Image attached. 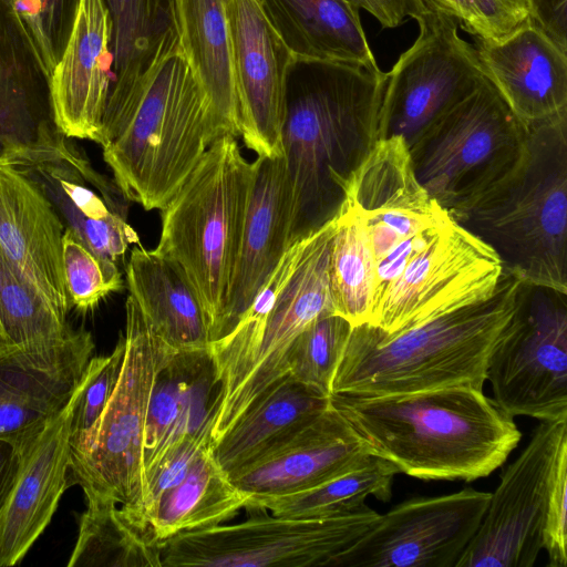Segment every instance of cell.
<instances>
[{
    "label": "cell",
    "mask_w": 567,
    "mask_h": 567,
    "mask_svg": "<svg viewBox=\"0 0 567 567\" xmlns=\"http://www.w3.org/2000/svg\"><path fill=\"white\" fill-rule=\"evenodd\" d=\"M225 134L231 133L168 19L150 50L113 80L102 123L103 159L127 200L162 210Z\"/></svg>",
    "instance_id": "cell-1"
},
{
    "label": "cell",
    "mask_w": 567,
    "mask_h": 567,
    "mask_svg": "<svg viewBox=\"0 0 567 567\" xmlns=\"http://www.w3.org/2000/svg\"><path fill=\"white\" fill-rule=\"evenodd\" d=\"M329 398L372 456L420 480L472 482L488 476L522 436L514 419L483 390Z\"/></svg>",
    "instance_id": "cell-2"
},
{
    "label": "cell",
    "mask_w": 567,
    "mask_h": 567,
    "mask_svg": "<svg viewBox=\"0 0 567 567\" xmlns=\"http://www.w3.org/2000/svg\"><path fill=\"white\" fill-rule=\"evenodd\" d=\"M527 285L504 272L494 295L393 333L352 327L331 393L382 396L446 388L483 390L491 353Z\"/></svg>",
    "instance_id": "cell-3"
},
{
    "label": "cell",
    "mask_w": 567,
    "mask_h": 567,
    "mask_svg": "<svg viewBox=\"0 0 567 567\" xmlns=\"http://www.w3.org/2000/svg\"><path fill=\"white\" fill-rule=\"evenodd\" d=\"M288 101L282 151L291 186L293 240L333 219L350 179L378 140L386 72L342 62L309 63Z\"/></svg>",
    "instance_id": "cell-4"
},
{
    "label": "cell",
    "mask_w": 567,
    "mask_h": 567,
    "mask_svg": "<svg viewBox=\"0 0 567 567\" xmlns=\"http://www.w3.org/2000/svg\"><path fill=\"white\" fill-rule=\"evenodd\" d=\"M447 213L504 272L567 295V111L528 124L512 168Z\"/></svg>",
    "instance_id": "cell-5"
},
{
    "label": "cell",
    "mask_w": 567,
    "mask_h": 567,
    "mask_svg": "<svg viewBox=\"0 0 567 567\" xmlns=\"http://www.w3.org/2000/svg\"><path fill=\"white\" fill-rule=\"evenodd\" d=\"M334 227L333 218L296 239L235 326L209 344L219 380L212 443L288 377L299 333L333 313L328 266Z\"/></svg>",
    "instance_id": "cell-6"
},
{
    "label": "cell",
    "mask_w": 567,
    "mask_h": 567,
    "mask_svg": "<svg viewBox=\"0 0 567 567\" xmlns=\"http://www.w3.org/2000/svg\"><path fill=\"white\" fill-rule=\"evenodd\" d=\"M254 165L225 134L215 140L162 212L156 252L176 261L207 317L210 343L220 336L250 196Z\"/></svg>",
    "instance_id": "cell-7"
},
{
    "label": "cell",
    "mask_w": 567,
    "mask_h": 567,
    "mask_svg": "<svg viewBox=\"0 0 567 567\" xmlns=\"http://www.w3.org/2000/svg\"><path fill=\"white\" fill-rule=\"evenodd\" d=\"M125 317V349L117 382L94 427L70 447L68 487L80 485L86 498L113 499L144 529L143 430L156 374L176 349L152 329L130 295Z\"/></svg>",
    "instance_id": "cell-8"
},
{
    "label": "cell",
    "mask_w": 567,
    "mask_h": 567,
    "mask_svg": "<svg viewBox=\"0 0 567 567\" xmlns=\"http://www.w3.org/2000/svg\"><path fill=\"white\" fill-rule=\"evenodd\" d=\"M527 134L486 75L408 147L417 181L449 212L507 173Z\"/></svg>",
    "instance_id": "cell-9"
},
{
    "label": "cell",
    "mask_w": 567,
    "mask_h": 567,
    "mask_svg": "<svg viewBox=\"0 0 567 567\" xmlns=\"http://www.w3.org/2000/svg\"><path fill=\"white\" fill-rule=\"evenodd\" d=\"M343 204L361 218L373 254L372 315L408 264L437 238L452 217L417 181L408 144L400 136L375 142L352 175Z\"/></svg>",
    "instance_id": "cell-10"
},
{
    "label": "cell",
    "mask_w": 567,
    "mask_h": 567,
    "mask_svg": "<svg viewBox=\"0 0 567 567\" xmlns=\"http://www.w3.org/2000/svg\"><path fill=\"white\" fill-rule=\"evenodd\" d=\"M367 504L338 515L245 522L182 532L161 543L162 567H330L378 518Z\"/></svg>",
    "instance_id": "cell-11"
},
{
    "label": "cell",
    "mask_w": 567,
    "mask_h": 567,
    "mask_svg": "<svg viewBox=\"0 0 567 567\" xmlns=\"http://www.w3.org/2000/svg\"><path fill=\"white\" fill-rule=\"evenodd\" d=\"M566 293L527 286L487 369L494 402L512 417L567 421Z\"/></svg>",
    "instance_id": "cell-12"
},
{
    "label": "cell",
    "mask_w": 567,
    "mask_h": 567,
    "mask_svg": "<svg viewBox=\"0 0 567 567\" xmlns=\"http://www.w3.org/2000/svg\"><path fill=\"white\" fill-rule=\"evenodd\" d=\"M414 20L417 38L386 72L380 112V138L400 136L408 145L486 76L455 17L429 8Z\"/></svg>",
    "instance_id": "cell-13"
},
{
    "label": "cell",
    "mask_w": 567,
    "mask_h": 567,
    "mask_svg": "<svg viewBox=\"0 0 567 567\" xmlns=\"http://www.w3.org/2000/svg\"><path fill=\"white\" fill-rule=\"evenodd\" d=\"M567 421H540L501 474L484 517L455 567H532L543 549L549 492Z\"/></svg>",
    "instance_id": "cell-14"
},
{
    "label": "cell",
    "mask_w": 567,
    "mask_h": 567,
    "mask_svg": "<svg viewBox=\"0 0 567 567\" xmlns=\"http://www.w3.org/2000/svg\"><path fill=\"white\" fill-rule=\"evenodd\" d=\"M504 275L496 252L453 218L408 264L370 317L393 333L491 298Z\"/></svg>",
    "instance_id": "cell-15"
},
{
    "label": "cell",
    "mask_w": 567,
    "mask_h": 567,
    "mask_svg": "<svg viewBox=\"0 0 567 567\" xmlns=\"http://www.w3.org/2000/svg\"><path fill=\"white\" fill-rule=\"evenodd\" d=\"M491 493L462 491L406 499L378 518L330 567H455Z\"/></svg>",
    "instance_id": "cell-16"
},
{
    "label": "cell",
    "mask_w": 567,
    "mask_h": 567,
    "mask_svg": "<svg viewBox=\"0 0 567 567\" xmlns=\"http://www.w3.org/2000/svg\"><path fill=\"white\" fill-rule=\"evenodd\" d=\"M239 136L257 156L284 155L288 76L298 65L258 0H228Z\"/></svg>",
    "instance_id": "cell-17"
},
{
    "label": "cell",
    "mask_w": 567,
    "mask_h": 567,
    "mask_svg": "<svg viewBox=\"0 0 567 567\" xmlns=\"http://www.w3.org/2000/svg\"><path fill=\"white\" fill-rule=\"evenodd\" d=\"M20 166L42 189L64 229L83 243L113 275L131 244L127 199L114 182L94 169L73 138L37 163Z\"/></svg>",
    "instance_id": "cell-18"
},
{
    "label": "cell",
    "mask_w": 567,
    "mask_h": 567,
    "mask_svg": "<svg viewBox=\"0 0 567 567\" xmlns=\"http://www.w3.org/2000/svg\"><path fill=\"white\" fill-rule=\"evenodd\" d=\"M51 101L50 74L17 11L0 0V164L29 165L64 144Z\"/></svg>",
    "instance_id": "cell-19"
},
{
    "label": "cell",
    "mask_w": 567,
    "mask_h": 567,
    "mask_svg": "<svg viewBox=\"0 0 567 567\" xmlns=\"http://www.w3.org/2000/svg\"><path fill=\"white\" fill-rule=\"evenodd\" d=\"M112 83L109 9L104 0H79L65 47L50 74L54 118L61 133L100 144Z\"/></svg>",
    "instance_id": "cell-20"
},
{
    "label": "cell",
    "mask_w": 567,
    "mask_h": 567,
    "mask_svg": "<svg viewBox=\"0 0 567 567\" xmlns=\"http://www.w3.org/2000/svg\"><path fill=\"white\" fill-rule=\"evenodd\" d=\"M64 226L39 185L18 165L0 164V251L61 316L69 302L62 261Z\"/></svg>",
    "instance_id": "cell-21"
},
{
    "label": "cell",
    "mask_w": 567,
    "mask_h": 567,
    "mask_svg": "<svg viewBox=\"0 0 567 567\" xmlns=\"http://www.w3.org/2000/svg\"><path fill=\"white\" fill-rule=\"evenodd\" d=\"M371 457L357 433L330 404L287 442L228 477L249 502L311 488Z\"/></svg>",
    "instance_id": "cell-22"
},
{
    "label": "cell",
    "mask_w": 567,
    "mask_h": 567,
    "mask_svg": "<svg viewBox=\"0 0 567 567\" xmlns=\"http://www.w3.org/2000/svg\"><path fill=\"white\" fill-rule=\"evenodd\" d=\"M94 341L58 352L0 351V439L28 449L70 401Z\"/></svg>",
    "instance_id": "cell-23"
},
{
    "label": "cell",
    "mask_w": 567,
    "mask_h": 567,
    "mask_svg": "<svg viewBox=\"0 0 567 567\" xmlns=\"http://www.w3.org/2000/svg\"><path fill=\"white\" fill-rule=\"evenodd\" d=\"M82 381L23 452L19 476L0 513V567L13 566L24 557L68 488L70 424Z\"/></svg>",
    "instance_id": "cell-24"
},
{
    "label": "cell",
    "mask_w": 567,
    "mask_h": 567,
    "mask_svg": "<svg viewBox=\"0 0 567 567\" xmlns=\"http://www.w3.org/2000/svg\"><path fill=\"white\" fill-rule=\"evenodd\" d=\"M252 165L250 196L219 338L235 326L295 241L292 193L284 155L257 156Z\"/></svg>",
    "instance_id": "cell-25"
},
{
    "label": "cell",
    "mask_w": 567,
    "mask_h": 567,
    "mask_svg": "<svg viewBox=\"0 0 567 567\" xmlns=\"http://www.w3.org/2000/svg\"><path fill=\"white\" fill-rule=\"evenodd\" d=\"M218 392L219 380L209 348L175 350L161 367L143 430L142 467L146 486L163 457L183 440L206 432L212 434Z\"/></svg>",
    "instance_id": "cell-26"
},
{
    "label": "cell",
    "mask_w": 567,
    "mask_h": 567,
    "mask_svg": "<svg viewBox=\"0 0 567 567\" xmlns=\"http://www.w3.org/2000/svg\"><path fill=\"white\" fill-rule=\"evenodd\" d=\"M476 44L486 75L526 125L567 111V53L530 22Z\"/></svg>",
    "instance_id": "cell-27"
},
{
    "label": "cell",
    "mask_w": 567,
    "mask_h": 567,
    "mask_svg": "<svg viewBox=\"0 0 567 567\" xmlns=\"http://www.w3.org/2000/svg\"><path fill=\"white\" fill-rule=\"evenodd\" d=\"M299 64L342 62L381 70L350 0H258Z\"/></svg>",
    "instance_id": "cell-28"
},
{
    "label": "cell",
    "mask_w": 567,
    "mask_h": 567,
    "mask_svg": "<svg viewBox=\"0 0 567 567\" xmlns=\"http://www.w3.org/2000/svg\"><path fill=\"white\" fill-rule=\"evenodd\" d=\"M125 275L130 296L168 346L176 350L209 348L203 305L176 261L137 244L131 250Z\"/></svg>",
    "instance_id": "cell-29"
},
{
    "label": "cell",
    "mask_w": 567,
    "mask_h": 567,
    "mask_svg": "<svg viewBox=\"0 0 567 567\" xmlns=\"http://www.w3.org/2000/svg\"><path fill=\"white\" fill-rule=\"evenodd\" d=\"M329 396L288 375L212 443L215 461L228 476L252 464L322 414Z\"/></svg>",
    "instance_id": "cell-30"
},
{
    "label": "cell",
    "mask_w": 567,
    "mask_h": 567,
    "mask_svg": "<svg viewBox=\"0 0 567 567\" xmlns=\"http://www.w3.org/2000/svg\"><path fill=\"white\" fill-rule=\"evenodd\" d=\"M167 16L217 114L239 136L228 0H167Z\"/></svg>",
    "instance_id": "cell-31"
},
{
    "label": "cell",
    "mask_w": 567,
    "mask_h": 567,
    "mask_svg": "<svg viewBox=\"0 0 567 567\" xmlns=\"http://www.w3.org/2000/svg\"><path fill=\"white\" fill-rule=\"evenodd\" d=\"M248 499L217 464L210 445L196 457L186 476L150 509L146 527L161 544L182 532L231 519Z\"/></svg>",
    "instance_id": "cell-32"
},
{
    "label": "cell",
    "mask_w": 567,
    "mask_h": 567,
    "mask_svg": "<svg viewBox=\"0 0 567 567\" xmlns=\"http://www.w3.org/2000/svg\"><path fill=\"white\" fill-rule=\"evenodd\" d=\"M69 567H162L161 544L110 498L87 497Z\"/></svg>",
    "instance_id": "cell-33"
},
{
    "label": "cell",
    "mask_w": 567,
    "mask_h": 567,
    "mask_svg": "<svg viewBox=\"0 0 567 567\" xmlns=\"http://www.w3.org/2000/svg\"><path fill=\"white\" fill-rule=\"evenodd\" d=\"M398 468L380 457L341 473L311 488L297 493L249 501L246 509L269 511L286 518H312L344 514L365 505L373 496L386 502L392 495V483Z\"/></svg>",
    "instance_id": "cell-34"
},
{
    "label": "cell",
    "mask_w": 567,
    "mask_h": 567,
    "mask_svg": "<svg viewBox=\"0 0 567 567\" xmlns=\"http://www.w3.org/2000/svg\"><path fill=\"white\" fill-rule=\"evenodd\" d=\"M0 321L11 346L27 352H58L93 340L89 331L73 329L1 251Z\"/></svg>",
    "instance_id": "cell-35"
},
{
    "label": "cell",
    "mask_w": 567,
    "mask_h": 567,
    "mask_svg": "<svg viewBox=\"0 0 567 567\" xmlns=\"http://www.w3.org/2000/svg\"><path fill=\"white\" fill-rule=\"evenodd\" d=\"M328 276L333 313L352 327L368 323L377 284L375 262L361 218L346 204L336 216Z\"/></svg>",
    "instance_id": "cell-36"
},
{
    "label": "cell",
    "mask_w": 567,
    "mask_h": 567,
    "mask_svg": "<svg viewBox=\"0 0 567 567\" xmlns=\"http://www.w3.org/2000/svg\"><path fill=\"white\" fill-rule=\"evenodd\" d=\"M351 329L349 321L334 313L316 319L292 342L288 375L330 395Z\"/></svg>",
    "instance_id": "cell-37"
},
{
    "label": "cell",
    "mask_w": 567,
    "mask_h": 567,
    "mask_svg": "<svg viewBox=\"0 0 567 567\" xmlns=\"http://www.w3.org/2000/svg\"><path fill=\"white\" fill-rule=\"evenodd\" d=\"M104 1L112 21L114 80L150 50L167 21L159 19V0Z\"/></svg>",
    "instance_id": "cell-38"
},
{
    "label": "cell",
    "mask_w": 567,
    "mask_h": 567,
    "mask_svg": "<svg viewBox=\"0 0 567 567\" xmlns=\"http://www.w3.org/2000/svg\"><path fill=\"white\" fill-rule=\"evenodd\" d=\"M62 261L71 308L85 313L102 299L124 287L122 276L111 274L100 259L74 235L64 229Z\"/></svg>",
    "instance_id": "cell-39"
},
{
    "label": "cell",
    "mask_w": 567,
    "mask_h": 567,
    "mask_svg": "<svg viewBox=\"0 0 567 567\" xmlns=\"http://www.w3.org/2000/svg\"><path fill=\"white\" fill-rule=\"evenodd\" d=\"M124 349L121 333L112 353L91 358L72 414L70 447L78 445L101 417L117 382Z\"/></svg>",
    "instance_id": "cell-40"
},
{
    "label": "cell",
    "mask_w": 567,
    "mask_h": 567,
    "mask_svg": "<svg viewBox=\"0 0 567 567\" xmlns=\"http://www.w3.org/2000/svg\"><path fill=\"white\" fill-rule=\"evenodd\" d=\"M79 0H14L49 74L59 62Z\"/></svg>",
    "instance_id": "cell-41"
},
{
    "label": "cell",
    "mask_w": 567,
    "mask_h": 567,
    "mask_svg": "<svg viewBox=\"0 0 567 567\" xmlns=\"http://www.w3.org/2000/svg\"><path fill=\"white\" fill-rule=\"evenodd\" d=\"M458 22L477 39L501 40L529 22L528 0H462Z\"/></svg>",
    "instance_id": "cell-42"
},
{
    "label": "cell",
    "mask_w": 567,
    "mask_h": 567,
    "mask_svg": "<svg viewBox=\"0 0 567 567\" xmlns=\"http://www.w3.org/2000/svg\"><path fill=\"white\" fill-rule=\"evenodd\" d=\"M549 567L567 566V445L559 453L543 532Z\"/></svg>",
    "instance_id": "cell-43"
},
{
    "label": "cell",
    "mask_w": 567,
    "mask_h": 567,
    "mask_svg": "<svg viewBox=\"0 0 567 567\" xmlns=\"http://www.w3.org/2000/svg\"><path fill=\"white\" fill-rule=\"evenodd\" d=\"M529 22L567 53V0H528Z\"/></svg>",
    "instance_id": "cell-44"
},
{
    "label": "cell",
    "mask_w": 567,
    "mask_h": 567,
    "mask_svg": "<svg viewBox=\"0 0 567 567\" xmlns=\"http://www.w3.org/2000/svg\"><path fill=\"white\" fill-rule=\"evenodd\" d=\"M372 16L383 28L393 29L414 19L427 7L420 0H350Z\"/></svg>",
    "instance_id": "cell-45"
},
{
    "label": "cell",
    "mask_w": 567,
    "mask_h": 567,
    "mask_svg": "<svg viewBox=\"0 0 567 567\" xmlns=\"http://www.w3.org/2000/svg\"><path fill=\"white\" fill-rule=\"evenodd\" d=\"M23 452L12 442L0 439V513L19 476Z\"/></svg>",
    "instance_id": "cell-46"
},
{
    "label": "cell",
    "mask_w": 567,
    "mask_h": 567,
    "mask_svg": "<svg viewBox=\"0 0 567 567\" xmlns=\"http://www.w3.org/2000/svg\"><path fill=\"white\" fill-rule=\"evenodd\" d=\"M420 1L423 2L427 8L439 9V10L445 11V12L452 14L453 17H455L449 4L455 6L460 0H420Z\"/></svg>",
    "instance_id": "cell-47"
},
{
    "label": "cell",
    "mask_w": 567,
    "mask_h": 567,
    "mask_svg": "<svg viewBox=\"0 0 567 567\" xmlns=\"http://www.w3.org/2000/svg\"><path fill=\"white\" fill-rule=\"evenodd\" d=\"M16 349L11 346L0 321V351Z\"/></svg>",
    "instance_id": "cell-48"
}]
</instances>
